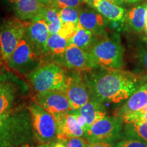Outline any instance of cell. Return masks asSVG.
Returning <instances> with one entry per match:
<instances>
[{"label": "cell", "mask_w": 147, "mask_h": 147, "mask_svg": "<svg viewBox=\"0 0 147 147\" xmlns=\"http://www.w3.org/2000/svg\"><path fill=\"white\" fill-rule=\"evenodd\" d=\"M97 68L83 72V78L90 98L102 104H118L127 100L144 78L138 74L121 69Z\"/></svg>", "instance_id": "6da1fadb"}, {"label": "cell", "mask_w": 147, "mask_h": 147, "mask_svg": "<svg viewBox=\"0 0 147 147\" xmlns=\"http://www.w3.org/2000/svg\"><path fill=\"white\" fill-rule=\"evenodd\" d=\"M35 142L28 105L0 115V147H15Z\"/></svg>", "instance_id": "7a4b0ae2"}, {"label": "cell", "mask_w": 147, "mask_h": 147, "mask_svg": "<svg viewBox=\"0 0 147 147\" xmlns=\"http://www.w3.org/2000/svg\"><path fill=\"white\" fill-rule=\"evenodd\" d=\"M29 84L5 65L0 69V115L12 113L28 105Z\"/></svg>", "instance_id": "3957f363"}, {"label": "cell", "mask_w": 147, "mask_h": 147, "mask_svg": "<svg viewBox=\"0 0 147 147\" xmlns=\"http://www.w3.org/2000/svg\"><path fill=\"white\" fill-rule=\"evenodd\" d=\"M123 48L120 36L114 33L101 36L88 51L90 57L99 67L121 69L123 65Z\"/></svg>", "instance_id": "277c9868"}, {"label": "cell", "mask_w": 147, "mask_h": 147, "mask_svg": "<svg viewBox=\"0 0 147 147\" xmlns=\"http://www.w3.org/2000/svg\"><path fill=\"white\" fill-rule=\"evenodd\" d=\"M25 76L29 87L33 89L36 94L53 91L65 92V71L57 63L42 62Z\"/></svg>", "instance_id": "5b68a950"}, {"label": "cell", "mask_w": 147, "mask_h": 147, "mask_svg": "<svg viewBox=\"0 0 147 147\" xmlns=\"http://www.w3.org/2000/svg\"><path fill=\"white\" fill-rule=\"evenodd\" d=\"M33 133L35 142L50 144L57 140V125L55 119L50 113L34 100L29 102Z\"/></svg>", "instance_id": "8992f818"}, {"label": "cell", "mask_w": 147, "mask_h": 147, "mask_svg": "<svg viewBox=\"0 0 147 147\" xmlns=\"http://www.w3.org/2000/svg\"><path fill=\"white\" fill-rule=\"evenodd\" d=\"M123 127L124 121L121 117L106 116L88 128L83 138L89 142L95 141L115 142L121 138Z\"/></svg>", "instance_id": "52a82bcc"}, {"label": "cell", "mask_w": 147, "mask_h": 147, "mask_svg": "<svg viewBox=\"0 0 147 147\" xmlns=\"http://www.w3.org/2000/svg\"><path fill=\"white\" fill-rule=\"evenodd\" d=\"M27 23L17 18H11L3 22L0 27V56L4 64L23 39Z\"/></svg>", "instance_id": "ba28073f"}, {"label": "cell", "mask_w": 147, "mask_h": 147, "mask_svg": "<svg viewBox=\"0 0 147 147\" xmlns=\"http://www.w3.org/2000/svg\"><path fill=\"white\" fill-rule=\"evenodd\" d=\"M42 62V61L37 56L23 37L5 65L10 71L25 76L36 68Z\"/></svg>", "instance_id": "9c48e42d"}, {"label": "cell", "mask_w": 147, "mask_h": 147, "mask_svg": "<svg viewBox=\"0 0 147 147\" xmlns=\"http://www.w3.org/2000/svg\"><path fill=\"white\" fill-rule=\"evenodd\" d=\"M49 36V29L44 20L27 22L24 38L42 61L47 56V42Z\"/></svg>", "instance_id": "30bf717a"}, {"label": "cell", "mask_w": 147, "mask_h": 147, "mask_svg": "<svg viewBox=\"0 0 147 147\" xmlns=\"http://www.w3.org/2000/svg\"><path fill=\"white\" fill-rule=\"evenodd\" d=\"M33 100L39 104L54 117L73 110L65 93L60 91L37 93Z\"/></svg>", "instance_id": "8fae6325"}, {"label": "cell", "mask_w": 147, "mask_h": 147, "mask_svg": "<svg viewBox=\"0 0 147 147\" xmlns=\"http://www.w3.org/2000/svg\"><path fill=\"white\" fill-rule=\"evenodd\" d=\"M65 94L73 110H76L90 100V94L83 76L80 72L73 71L66 76Z\"/></svg>", "instance_id": "7c38bea8"}, {"label": "cell", "mask_w": 147, "mask_h": 147, "mask_svg": "<svg viewBox=\"0 0 147 147\" xmlns=\"http://www.w3.org/2000/svg\"><path fill=\"white\" fill-rule=\"evenodd\" d=\"M61 64L71 70L80 73L99 67L93 63L88 52L72 44L67 46Z\"/></svg>", "instance_id": "4fadbf2b"}, {"label": "cell", "mask_w": 147, "mask_h": 147, "mask_svg": "<svg viewBox=\"0 0 147 147\" xmlns=\"http://www.w3.org/2000/svg\"><path fill=\"white\" fill-rule=\"evenodd\" d=\"M57 125V140L65 141L74 137H84L85 131L78 125L71 111L55 117Z\"/></svg>", "instance_id": "5bb4252c"}, {"label": "cell", "mask_w": 147, "mask_h": 147, "mask_svg": "<svg viewBox=\"0 0 147 147\" xmlns=\"http://www.w3.org/2000/svg\"><path fill=\"white\" fill-rule=\"evenodd\" d=\"M108 21V19L94 8L88 7L79 9L78 26L91 31L97 36L106 34L105 28L107 27Z\"/></svg>", "instance_id": "9a60e30c"}, {"label": "cell", "mask_w": 147, "mask_h": 147, "mask_svg": "<svg viewBox=\"0 0 147 147\" xmlns=\"http://www.w3.org/2000/svg\"><path fill=\"white\" fill-rule=\"evenodd\" d=\"M147 106V76L142 84L130 95L125 102L117 110L115 116L123 117L140 110Z\"/></svg>", "instance_id": "2e32d148"}, {"label": "cell", "mask_w": 147, "mask_h": 147, "mask_svg": "<svg viewBox=\"0 0 147 147\" xmlns=\"http://www.w3.org/2000/svg\"><path fill=\"white\" fill-rule=\"evenodd\" d=\"M12 8L16 18L29 22L41 20L45 6L38 0H18Z\"/></svg>", "instance_id": "e0dca14e"}, {"label": "cell", "mask_w": 147, "mask_h": 147, "mask_svg": "<svg viewBox=\"0 0 147 147\" xmlns=\"http://www.w3.org/2000/svg\"><path fill=\"white\" fill-rule=\"evenodd\" d=\"M87 3L108 21H119L125 18V10L109 0H93Z\"/></svg>", "instance_id": "ac0fdd59"}, {"label": "cell", "mask_w": 147, "mask_h": 147, "mask_svg": "<svg viewBox=\"0 0 147 147\" xmlns=\"http://www.w3.org/2000/svg\"><path fill=\"white\" fill-rule=\"evenodd\" d=\"M76 111L86 119L87 129L97 121L106 117L107 114L104 104L91 98L85 104Z\"/></svg>", "instance_id": "d6986e66"}, {"label": "cell", "mask_w": 147, "mask_h": 147, "mask_svg": "<svg viewBox=\"0 0 147 147\" xmlns=\"http://www.w3.org/2000/svg\"><path fill=\"white\" fill-rule=\"evenodd\" d=\"M147 4L134 7L125 14V22L126 27L134 32L140 33L144 30L146 23V11Z\"/></svg>", "instance_id": "ffe728a7"}, {"label": "cell", "mask_w": 147, "mask_h": 147, "mask_svg": "<svg viewBox=\"0 0 147 147\" xmlns=\"http://www.w3.org/2000/svg\"><path fill=\"white\" fill-rule=\"evenodd\" d=\"M68 45L67 40L61 36L58 33L49 34L47 42V56L51 55L56 61L55 63L59 65Z\"/></svg>", "instance_id": "44dd1931"}, {"label": "cell", "mask_w": 147, "mask_h": 147, "mask_svg": "<svg viewBox=\"0 0 147 147\" xmlns=\"http://www.w3.org/2000/svg\"><path fill=\"white\" fill-rule=\"evenodd\" d=\"M100 36H97L91 31L78 26V30L74 36L67 41L69 44H72L88 52Z\"/></svg>", "instance_id": "7402d4cb"}, {"label": "cell", "mask_w": 147, "mask_h": 147, "mask_svg": "<svg viewBox=\"0 0 147 147\" xmlns=\"http://www.w3.org/2000/svg\"><path fill=\"white\" fill-rule=\"evenodd\" d=\"M130 138L147 142V121L125 123L121 138Z\"/></svg>", "instance_id": "603a6c76"}, {"label": "cell", "mask_w": 147, "mask_h": 147, "mask_svg": "<svg viewBox=\"0 0 147 147\" xmlns=\"http://www.w3.org/2000/svg\"><path fill=\"white\" fill-rule=\"evenodd\" d=\"M136 66L138 71L137 74L147 76V38H143L138 43L135 54Z\"/></svg>", "instance_id": "cb8c5ba5"}, {"label": "cell", "mask_w": 147, "mask_h": 147, "mask_svg": "<svg viewBox=\"0 0 147 147\" xmlns=\"http://www.w3.org/2000/svg\"><path fill=\"white\" fill-rule=\"evenodd\" d=\"M42 19L47 24L49 34H57L61 27V21L59 16V10L55 7H45Z\"/></svg>", "instance_id": "d4e9b609"}, {"label": "cell", "mask_w": 147, "mask_h": 147, "mask_svg": "<svg viewBox=\"0 0 147 147\" xmlns=\"http://www.w3.org/2000/svg\"><path fill=\"white\" fill-rule=\"evenodd\" d=\"M61 23H73L78 25L79 8H64L59 10Z\"/></svg>", "instance_id": "484cf974"}, {"label": "cell", "mask_w": 147, "mask_h": 147, "mask_svg": "<svg viewBox=\"0 0 147 147\" xmlns=\"http://www.w3.org/2000/svg\"><path fill=\"white\" fill-rule=\"evenodd\" d=\"M78 29V25L73 23H64L61 25L58 34L65 39L69 40L74 36Z\"/></svg>", "instance_id": "4316f807"}, {"label": "cell", "mask_w": 147, "mask_h": 147, "mask_svg": "<svg viewBox=\"0 0 147 147\" xmlns=\"http://www.w3.org/2000/svg\"><path fill=\"white\" fill-rule=\"evenodd\" d=\"M115 147H147V142L135 138H124L115 144Z\"/></svg>", "instance_id": "83f0119b"}, {"label": "cell", "mask_w": 147, "mask_h": 147, "mask_svg": "<svg viewBox=\"0 0 147 147\" xmlns=\"http://www.w3.org/2000/svg\"><path fill=\"white\" fill-rule=\"evenodd\" d=\"M83 2V0H55V8L58 10L64 8H79Z\"/></svg>", "instance_id": "f1b7e54d"}, {"label": "cell", "mask_w": 147, "mask_h": 147, "mask_svg": "<svg viewBox=\"0 0 147 147\" xmlns=\"http://www.w3.org/2000/svg\"><path fill=\"white\" fill-rule=\"evenodd\" d=\"M66 147H86L89 142L83 137L71 138L64 141Z\"/></svg>", "instance_id": "f546056e"}, {"label": "cell", "mask_w": 147, "mask_h": 147, "mask_svg": "<svg viewBox=\"0 0 147 147\" xmlns=\"http://www.w3.org/2000/svg\"><path fill=\"white\" fill-rule=\"evenodd\" d=\"M107 26L114 33H117V34L122 32L126 28L125 19L119 20V21H108Z\"/></svg>", "instance_id": "4dcf8cb0"}, {"label": "cell", "mask_w": 147, "mask_h": 147, "mask_svg": "<svg viewBox=\"0 0 147 147\" xmlns=\"http://www.w3.org/2000/svg\"><path fill=\"white\" fill-rule=\"evenodd\" d=\"M71 113H73V115H74L75 119L78 123V125L80 126H81L82 128L84 129V131H87V120L84 118V117L79 114L78 112H76V110H71Z\"/></svg>", "instance_id": "1f68e13d"}, {"label": "cell", "mask_w": 147, "mask_h": 147, "mask_svg": "<svg viewBox=\"0 0 147 147\" xmlns=\"http://www.w3.org/2000/svg\"><path fill=\"white\" fill-rule=\"evenodd\" d=\"M86 147H115V144L114 142L95 141V142H89Z\"/></svg>", "instance_id": "d6a6232c"}, {"label": "cell", "mask_w": 147, "mask_h": 147, "mask_svg": "<svg viewBox=\"0 0 147 147\" xmlns=\"http://www.w3.org/2000/svg\"><path fill=\"white\" fill-rule=\"evenodd\" d=\"M44 6L55 7V0H38Z\"/></svg>", "instance_id": "836d02e7"}, {"label": "cell", "mask_w": 147, "mask_h": 147, "mask_svg": "<svg viewBox=\"0 0 147 147\" xmlns=\"http://www.w3.org/2000/svg\"><path fill=\"white\" fill-rule=\"evenodd\" d=\"M144 121H147V113L144 114L143 115H141L140 116V117H137V118L134 119L133 122L131 123H141L144 122Z\"/></svg>", "instance_id": "e575fe53"}, {"label": "cell", "mask_w": 147, "mask_h": 147, "mask_svg": "<svg viewBox=\"0 0 147 147\" xmlns=\"http://www.w3.org/2000/svg\"><path fill=\"white\" fill-rule=\"evenodd\" d=\"M50 147H66V145L63 141L57 140V141L50 144Z\"/></svg>", "instance_id": "d590c367"}, {"label": "cell", "mask_w": 147, "mask_h": 147, "mask_svg": "<svg viewBox=\"0 0 147 147\" xmlns=\"http://www.w3.org/2000/svg\"><path fill=\"white\" fill-rule=\"evenodd\" d=\"M83 1H85L86 3H87V2H89V1H93V0H83ZM109 1H112V2L115 3H116V4H117V5L119 4V3H121L123 2V0H109Z\"/></svg>", "instance_id": "8d00e7d4"}, {"label": "cell", "mask_w": 147, "mask_h": 147, "mask_svg": "<svg viewBox=\"0 0 147 147\" xmlns=\"http://www.w3.org/2000/svg\"><path fill=\"white\" fill-rule=\"evenodd\" d=\"M4 1L5 3H7L8 4L12 5L13 7V5L15 4L16 2H17L18 0H4Z\"/></svg>", "instance_id": "74e56055"}, {"label": "cell", "mask_w": 147, "mask_h": 147, "mask_svg": "<svg viewBox=\"0 0 147 147\" xmlns=\"http://www.w3.org/2000/svg\"><path fill=\"white\" fill-rule=\"evenodd\" d=\"M123 1H125V2H129V3H136L138 1H140V0H123Z\"/></svg>", "instance_id": "f35d334b"}, {"label": "cell", "mask_w": 147, "mask_h": 147, "mask_svg": "<svg viewBox=\"0 0 147 147\" xmlns=\"http://www.w3.org/2000/svg\"><path fill=\"white\" fill-rule=\"evenodd\" d=\"M15 147H34V146H33L32 144H25L20 145V146H15Z\"/></svg>", "instance_id": "ab89813d"}, {"label": "cell", "mask_w": 147, "mask_h": 147, "mask_svg": "<svg viewBox=\"0 0 147 147\" xmlns=\"http://www.w3.org/2000/svg\"><path fill=\"white\" fill-rule=\"evenodd\" d=\"M36 147H50V144H38Z\"/></svg>", "instance_id": "60d3db41"}, {"label": "cell", "mask_w": 147, "mask_h": 147, "mask_svg": "<svg viewBox=\"0 0 147 147\" xmlns=\"http://www.w3.org/2000/svg\"><path fill=\"white\" fill-rule=\"evenodd\" d=\"M4 65H5V64H4V63H3V62L2 59H1V57H0V69L2 68V67H3Z\"/></svg>", "instance_id": "b9f144b4"}, {"label": "cell", "mask_w": 147, "mask_h": 147, "mask_svg": "<svg viewBox=\"0 0 147 147\" xmlns=\"http://www.w3.org/2000/svg\"><path fill=\"white\" fill-rule=\"evenodd\" d=\"M3 22H4V21H3L2 18H1V15H0V27H1V25H3Z\"/></svg>", "instance_id": "7bdbcfd3"}, {"label": "cell", "mask_w": 147, "mask_h": 147, "mask_svg": "<svg viewBox=\"0 0 147 147\" xmlns=\"http://www.w3.org/2000/svg\"><path fill=\"white\" fill-rule=\"evenodd\" d=\"M145 31H146V33L147 34V20H146V23H145Z\"/></svg>", "instance_id": "ee69618b"}, {"label": "cell", "mask_w": 147, "mask_h": 147, "mask_svg": "<svg viewBox=\"0 0 147 147\" xmlns=\"http://www.w3.org/2000/svg\"><path fill=\"white\" fill-rule=\"evenodd\" d=\"M146 20H147V8H146Z\"/></svg>", "instance_id": "f6af8a7d"}, {"label": "cell", "mask_w": 147, "mask_h": 147, "mask_svg": "<svg viewBox=\"0 0 147 147\" xmlns=\"http://www.w3.org/2000/svg\"><path fill=\"white\" fill-rule=\"evenodd\" d=\"M0 57H1V56H0Z\"/></svg>", "instance_id": "bcb514c9"}]
</instances>
